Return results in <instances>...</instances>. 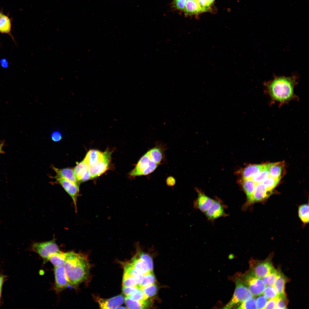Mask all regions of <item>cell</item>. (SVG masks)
I'll list each match as a JSON object with an SVG mask.
<instances>
[{
    "label": "cell",
    "mask_w": 309,
    "mask_h": 309,
    "mask_svg": "<svg viewBox=\"0 0 309 309\" xmlns=\"http://www.w3.org/2000/svg\"><path fill=\"white\" fill-rule=\"evenodd\" d=\"M298 78L295 75L289 77L274 76L272 80L264 82V92L270 97V105L277 103L280 108L291 101L299 100V98L294 91Z\"/></svg>",
    "instance_id": "obj_1"
},
{
    "label": "cell",
    "mask_w": 309,
    "mask_h": 309,
    "mask_svg": "<svg viewBox=\"0 0 309 309\" xmlns=\"http://www.w3.org/2000/svg\"><path fill=\"white\" fill-rule=\"evenodd\" d=\"M67 252L63 266L70 286L75 288L86 280L90 266L85 255L73 251Z\"/></svg>",
    "instance_id": "obj_2"
},
{
    "label": "cell",
    "mask_w": 309,
    "mask_h": 309,
    "mask_svg": "<svg viewBox=\"0 0 309 309\" xmlns=\"http://www.w3.org/2000/svg\"><path fill=\"white\" fill-rule=\"evenodd\" d=\"M236 286L230 300L224 308L230 309L237 307L242 303L252 297L253 295L248 288L239 279L235 280Z\"/></svg>",
    "instance_id": "obj_3"
},
{
    "label": "cell",
    "mask_w": 309,
    "mask_h": 309,
    "mask_svg": "<svg viewBox=\"0 0 309 309\" xmlns=\"http://www.w3.org/2000/svg\"><path fill=\"white\" fill-rule=\"evenodd\" d=\"M30 249L38 254L44 262L49 261L52 255L60 251L54 239L47 241L34 242L31 245Z\"/></svg>",
    "instance_id": "obj_4"
},
{
    "label": "cell",
    "mask_w": 309,
    "mask_h": 309,
    "mask_svg": "<svg viewBox=\"0 0 309 309\" xmlns=\"http://www.w3.org/2000/svg\"><path fill=\"white\" fill-rule=\"evenodd\" d=\"M159 165L151 159L147 152L140 158L130 175L132 176L147 175L153 172Z\"/></svg>",
    "instance_id": "obj_5"
},
{
    "label": "cell",
    "mask_w": 309,
    "mask_h": 309,
    "mask_svg": "<svg viewBox=\"0 0 309 309\" xmlns=\"http://www.w3.org/2000/svg\"><path fill=\"white\" fill-rule=\"evenodd\" d=\"M251 263L252 271L251 275L260 278H263L274 269L268 260L263 261H253Z\"/></svg>",
    "instance_id": "obj_6"
},
{
    "label": "cell",
    "mask_w": 309,
    "mask_h": 309,
    "mask_svg": "<svg viewBox=\"0 0 309 309\" xmlns=\"http://www.w3.org/2000/svg\"><path fill=\"white\" fill-rule=\"evenodd\" d=\"M111 152L106 150L104 152L103 159L94 166L89 167L91 179L98 177L108 169L111 159Z\"/></svg>",
    "instance_id": "obj_7"
},
{
    "label": "cell",
    "mask_w": 309,
    "mask_h": 309,
    "mask_svg": "<svg viewBox=\"0 0 309 309\" xmlns=\"http://www.w3.org/2000/svg\"><path fill=\"white\" fill-rule=\"evenodd\" d=\"M56 178L71 197L74 206L75 211L76 212L77 211V201L79 191L78 185L57 176Z\"/></svg>",
    "instance_id": "obj_8"
},
{
    "label": "cell",
    "mask_w": 309,
    "mask_h": 309,
    "mask_svg": "<svg viewBox=\"0 0 309 309\" xmlns=\"http://www.w3.org/2000/svg\"><path fill=\"white\" fill-rule=\"evenodd\" d=\"M54 289L58 293L70 286L63 266H54Z\"/></svg>",
    "instance_id": "obj_9"
},
{
    "label": "cell",
    "mask_w": 309,
    "mask_h": 309,
    "mask_svg": "<svg viewBox=\"0 0 309 309\" xmlns=\"http://www.w3.org/2000/svg\"><path fill=\"white\" fill-rule=\"evenodd\" d=\"M94 298L101 309H116L124 301V298L122 295H119L108 299L102 298L94 296Z\"/></svg>",
    "instance_id": "obj_10"
},
{
    "label": "cell",
    "mask_w": 309,
    "mask_h": 309,
    "mask_svg": "<svg viewBox=\"0 0 309 309\" xmlns=\"http://www.w3.org/2000/svg\"><path fill=\"white\" fill-rule=\"evenodd\" d=\"M247 277L246 282L252 295L258 296L262 294L266 287V285L263 280L251 275Z\"/></svg>",
    "instance_id": "obj_11"
},
{
    "label": "cell",
    "mask_w": 309,
    "mask_h": 309,
    "mask_svg": "<svg viewBox=\"0 0 309 309\" xmlns=\"http://www.w3.org/2000/svg\"><path fill=\"white\" fill-rule=\"evenodd\" d=\"M204 213L206 217L211 220L226 215L222 204L219 201L215 200L210 208Z\"/></svg>",
    "instance_id": "obj_12"
},
{
    "label": "cell",
    "mask_w": 309,
    "mask_h": 309,
    "mask_svg": "<svg viewBox=\"0 0 309 309\" xmlns=\"http://www.w3.org/2000/svg\"><path fill=\"white\" fill-rule=\"evenodd\" d=\"M198 196L193 203L195 208L205 213L211 206L214 200L207 196L198 190H197Z\"/></svg>",
    "instance_id": "obj_13"
},
{
    "label": "cell",
    "mask_w": 309,
    "mask_h": 309,
    "mask_svg": "<svg viewBox=\"0 0 309 309\" xmlns=\"http://www.w3.org/2000/svg\"><path fill=\"white\" fill-rule=\"evenodd\" d=\"M242 185L246 196V201L242 208L245 210L248 208L249 203L251 199L256 184L251 179H242Z\"/></svg>",
    "instance_id": "obj_14"
},
{
    "label": "cell",
    "mask_w": 309,
    "mask_h": 309,
    "mask_svg": "<svg viewBox=\"0 0 309 309\" xmlns=\"http://www.w3.org/2000/svg\"><path fill=\"white\" fill-rule=\"evenodd\" d=\"M267 164L250 165L245 167L242 172V179H251L266 167Z\"/></svg>",
    "instance_id": "obj_15"
},
{
    "label": "cell",
    "mask_w": 309,
    "mask_h": 309,
    "mask_svg": "<svg viewBox=\"0 0 309 309\" xmlns=\"http://www.w3.org/2000/svg\"><path fill=\"white\" fill-rule=\"evenodd\" d=\"M53 169L56 173L57 176L76 184H78V181L75 175L74 169L69 168L58 169L53 167Z\"/></svg>",
    "instance_id": "obj_16"
},
{
    "label": "cell",
    "mask_w": 309,
    "mask_h": 309,
    "mask_svg": "<svg viewBox=\"0 0 309 309\" xmlns=\"http://www.w3.org/2000/svg\"><path fill=\"white\" fill-rule=\"evenodd\" d=\"M123 267L124 272L134 278L136 280L137 286L140 288L143 280V275L136 270L131 263H124Z\"/></svg>",
    "instance_id": "obj_17"
},
{
    "label": "cell",
    "mask_w": 309,
    "mask_h": 309,
    "mask_svg": "<svg viewBox=\"0 0 309 309\" xmlns=\"http://www.w3.org/2000/svg\"><path fill=\"white\" fill-rule=\"evenodd\" d=\"M88 157L86 154L84 159L78 164L74 169L78 181H80L83 174L89 169Z\"/></svg>",
    "instance_id": "obj_18"
},
{
    "label": "cell",
    "mask_w": 309,
    "mask_h": 309,
    "mask_svg": "<svg viewBox=\"0 0 309 309\" xmlns=\"http://www.w3.org/2000/svg\"><path fill=\"white\" fill-rule=\"evenodd\" d=\"M184 10L185 14L188 15L197 14L202 12L197 1L195 0H187Z\"/></svg>",
    "instance_id": "obj_19"
},
{
    "label": "cell",
    "mask_w": 309,
    "mask_h": 309,
    "mask_svg": "<svg viewBox=\"0 0 309 309\" xmlns=\"http://www.w3.org/2000/svg\"><path fill=\"white\" fill-rule=\"evenodd\" d=\"M287 280V279L284 275L279 272L278 277L273 286L278 294V297L286 296L285 287Z\"/></svg>",
    "instance_id": "obj_20"
},
{
    "label": "cell",
    "mask_w": 309,
    "mask_h": 309,
    "mask_svg": "<svg viewBox=\"0 0 309 309\" xmlns=\"http://www.w3.org/2000/svg\"><path fill=\"white\" fill-rule=\"evenodd\" d=\"M67 255V252H63L60 251L52 255L49 261L54 266H63L66 262Z\"/></svg>",
    "instance_id": "obj_21"
},
{
    "label": "cell",
    "mask_w": 309,
    "mask_h": 309,
    "mask_svg": "<svg viewBox=\"0 0 309 309\" xmlns=\"http://www.w3.org/2000/svg\"><path fill=\"white\" fill-rule=\"evenodd\" d=\"M88 156L89 167H92L102 160L104 157V152L92 149L90 150L86 154Z\"/></svg>",
    "instance_id": "obj_22"
},
{
    "label": "cell",
    "mask_w": 309,
    "mask_h": 309,
    "mask_svg": "<svg viewBox=\"0 0 309 309\" xmlns=\"http://www.w3.org/2000/svg\"><path fill=\"white\" fill-rule=\"evenodd\" d=\"M151 159L159 164L164 158V151L160 146H157L150 149L147 152Z\"/></svg>",
    "instance_id": "obj_23"
},
{
    "label": "cell",
    "mask_w": 309,
    "mask_h": 309,
    "mask_svg": "<svg viewBox=\"0 0 309 309\" xmlns=\"http://www.w3.org/2000/svg\"><path fill=\"white\" fill-rule=\"evenodd\" d=\"M284 167V162L271 163L269 169L270 176L275 178L281 179Z\"/></svg>",
    "instance_id": "obj_24"
},
{
    "label": "cell",
    "mask_w": 309,
    "mask_h": 309,
    "mask_svg": "<svg viewBox=\"0 0 309 309\" xmlns=\"http://www.w3.org/2000/svg\"><path fill=\"white\" fill-rule=\"evenodd\" d=\"M298 215L303 226H304L309 223L308 203L304 204L298 206Z\"/></svg>",
    "instance_id": "obj_25"
},
{
    "label": "cell",
    "mask_w": 309,
    "mask_h": 309,
    "mask_svg": "<svg viewBox=\"0 0 309 309\" xmlns=\"http://www.w3.org/2000/svg\"><path fill=\"white\" fill-rule=\"evenodd\" d=\"M11 19L3 13L0 16V32L9 33L11 32Z\"/></svg>",
    "instance_id": "obj_26"
},
{
    "label": "cell",
    "mask_w": 309,
    "mask_h": 309,
    "mask_svg": "<svg viewBox=\"0 0 309 309\" xmlns=\"http://www.w3.org/2000/svg\"><path fill=\"white\" fill-rule=\"evenodd\" d=\"M124 302L127 308L143 309L146 308L148 305L146 300L138 301L132 300L126 297L124 298Z\"/></svg>",
    "instance_id": "obj_27"
},
{
    "label": "cell",
    "mask_w": 309,
    "mask_h": 309,
    "mask_svg": "<svg viewBox=\"0 0 309 309\" xmlns=\"http://www.w3.org/2000/svg\"><path fill=\"white\" fill-rule=\"evenodd\" d=\"M131 263L136 270L143 275L150 272L146 263L139 258H134Z\"/></svg>",
    "instance_id": "obj_28"
},
{
    "label": "cell",
    "mask_w": 309,
    "mask_h": 309,
    "mask_svg": "<svg viewBox=\"0 0 309 309\" xmlns=\"http://www.w3.org/2000/svg\"><path fill=\"white\" fill-rule=\"evenodd\" d=\"M270 165L271 163L268 164V165L266 168L254 175L251 179L256 184L262 183L270 176L269 169Z\"/></svg>",
    "instance_id": "obj_29"
},
{
    "label": "cell",
    "mask_w": 309,
    "mask_h": 309,
    "mask_svg": "<svg viewBox=\"0 0 309 309\" xmlns=\"http://www.w3.org/2000/svg\"><path fill=\"white\" fill-rule=\"evenodd\" d=\"M274 269L271 272L263 278V281L266 285L273 286L279 274Z\"/></svg>",
    "instance_id": "obj_30"
},
{
    "label": "cell",
    "mask_w": 309,
    "mask_h": 309,
    "mask_svg": "<svg viewBox=\"0 0 309 309\" xmlns=\"http://www.w3.org/2000/svg\"><path fill=\"white\" fill-rule=\"evenodd\" d=\"M156 281V278L153 271H150L148 273L143 275V278L140 288H142L154 284Z\"/></svg>",
    "instance_id": "obj_31"
},
{
    "label": "cell",
    "mask_w": 309,
    "mask_h": 309,
    "mask_svg": "<svg viewBox=\"0 0 309 309\" xmlns=\"http://www.w3.org/2000/svg\"><path fill=\"white\" fill-rule=\"evenodd\" d=\"M136 245L137 249L138 250L139 258L146 263L150 271H153V264L151 257L148 254L142 252L140 250L138 243H137Z\"/></svg>",
    "instance_id": "obj_32"
},
{
    "label": "cell",
    "mask_w": 309,
    "mask_h": 309,
    "mask_svg": "<svg viewBox=\"0 0 309 309\" xmlns=\"http://www.w3.org/2000/svg\"><path fill=\"white\" fill-rule=\"evenodd\" d=\"M280 179V178H275L269 176L262 183L268 190L273 193Z\"/></svg>",
    "instance_id": "obj_33"
},
{
    "label": "cell",
    "mask_w": 309,
    "mask_h": 309,
    "mask_svg": "<svg viewBox=\"0 0 309 309\" xmlns=\"http://www.w3.org/2000/svg\"><path fill=\"white\" fill-rule=\"evenodd\" d=\"M141 290L148 299L154 296L156 294L158 288L157 286L154 284L142 288Z\"/></svg>",
    "instance_id": "obj_34"
},
{
    "label": "cell",
    "mask_w": 309,
    "mask_h": 309,
    "mask_svg": "<svg viewBox=\"0 0 309 309\" xmlns=\"http://www.w3.org/2000/svg\"><path fill=\"white\" fill-rule=\"evenodd\" d=\"M122 285L123 286L126 287L137 286L135 278L124 272L123 276Z\"/></svg>",
    "instance_id": "obj_35"
},
{
    "label": "cell",
    "mask_w": 309,
    "mask_h": 309,
    "mask_svg": "<svg viewBox=\"0 0 309 309\" xmlns=\"http://www.w3.org/2000/svg\"><path fill=\"white\" fill-rule=\"evenodd\" d=\"M237 307V308L238 309H256V300L252 297L242 303Z\"/></svg>",
    "instance_id": "obj_36"
},
{
    "label": "cell",
    "mask_w": 309,
    "mask_h": 309,
    "mask_svg": "<svg viewBox=\"0 0 309 309\" xmlns=\"http://www.w3.org/2000/svg\"><path fill=\"white\" fill-rule=\"evenodd\" d=\"M264 296L267 299L278 298V294L273 286H268L266 287L263 292Z\"/></svg>",
    "instance_id": "obj_37"
},
{
    "label": "cell",
    "mask_w": 309,
    "mask_h": 309,
    "mask_svg": "<svg viewBox=\"0 0 309 309\" xmlns=\"http://www.w3.org/2000/svg\"><path fill=\"white\" fill-rule=\"evenodd\" d=\"M126 297L132 300L138 301H144L147 299L141 289H139L134 294Z\"/></svg>",
    "instance_id": "obj_38"
},
{
    "label": "cell",
    "mask_w": 309,
    "mask_h": 309,
    "mask_svg": "<svg viewBox=\"0 0 309 309\" xmlns=\"http://www.w3.org/2000/svg\"><path fill=\"white\" fill-rule=\"evenodd\" d=\"M267 302V298L264 295H260L256 300L257 308L264 309Z\"/></svg>",
    "instance_id": "obj_39"
},
{
    "label": "cell",
    "mask_w": 309,
    "mask_h": 309,
    "mask_svg": "<svg viewBox=\"0 0 309 309\" xmlns=\"http://www.w3.org/2000/svg\"><path fill=\"white\" fill-rule=\"evenodd\" d=\"M139 289H140L137 286L132 287L123 286L122 288V292L126 296L134 294Z\"/></svg>",
    "instance_id": "obj_40"
},
{
    "label": "cell",
    "mask_w": 309,
    "mask_h": 309,
    "mask_svg": "<svg viewBox=\"0 0 309 309\" xmlns=\"http://www.w3.org/2000/svg\"><path fill=\"white\" fill-rule=\"evenodd\" d=\"M288 301L286 296L278 297L276 309H286Z\"/></svg>",
    "instance_id": "obj_41"
},
{
    "label": "cell",
    "mask_w": 309,
    "mask_h": 309,
    "mask_svg": "<svg viewBox=\"0 0 309 309\" xmlns=\"http://www.w3.org/2000/svg\"><path fill=\"white\" fill-rule=\"evenodd\" d=\"M202 12L207 11L209 9L211 4L208 0H197Z\"/></svg>",
    "instance_id": "obj_42"
},
{
    "label": "cell",
    "mask_w": 309,
    "mask_h": 309,
    "mask_svg": "<svg viewBox=\"0 0 309 309\" xmlns=\"http://www.w3.org/2000/svg\"><path fill=\"white\" fill-rule=\"evenodd\" d=\"M187 0H174L173 5L177 9L180 10H184Z\"/></svg>",
    "instance_id": "obj_43"
},
{
    "label": "cell",
    "mask_w": 309,
    "mask_h": 309,
    "mask_svg": "<svg viewBox=\"0 0 309 309\" xmlns=\"http://www.w3.org/2000/svg\"><path fill=\"white\" fill-rule=\"evenodd\" d=\"M278 298H275L270 299L266 303L264 309L276 308Z\"/></svg>",
    "instance_id": "obj_44"
},
{
    "label": "cell",
    "mask_w": 309,
    "mask_h": 309,
    "mask_svg": "<svg viewBox=\"0 0 309 309\" xmlns=\"http://www.w3.org/2000/svg\"><path fill=\"white\" fill-rule=\"evenodd\" d=\"M62 138L61 134L58 132H53L51 135V139L54 141L57 142L60 141Z\"/></svg>",
    "instance_id": "obj_45"
},
{
    "label": "cell",
    "mask_w": 309,
    "mask_h": 309,
    "mask_svg": "<svg viewBox=\"0 0 309 309\" xmlns=\"http://www.w3.org/2000/svg\"><path fill=\"white\" fill-rule=\"evenodd\" d=\"M91 179L89 169L82 175L80 181L81 182H84Z\"/></svg>",
    "instance_id": "obj_46"
},
{
    "label": "cell",
    "mask_w": 309,
    "mask_h": 309,
    "mask_svg": "<svg viewBox=\"0 0 309 309\" xmlns=\"http://www.w3.org/2000/svg\"><path fill=\"white\" fill-rule=\"evenodd\" d=\"M166 183L169 186H173L175 183V180L173 177L169 176L166 179Z\"/></svg>",
    "instance_id": "obj_47"
},
{
    "label": "cell",
    "mask_w": 309,
    "mask_h": 309,
    "mask_svg": "<svg viewBox=\"0 0 309 309\" xmlns=\"http://www.w3.org/2000/svg\"><path fill=\"white\" fill-rule=\"evenodd\" d=\"M5 277L3 275H0V286H2L4 282L5 281Z\"/></svg>",
    "instance_id": "obj_48"
},
{
    "label": "cell",
    "mask_w": 309,
    "mask_h": 309,
    "mask_svg": "<svg viewBox=\"0 0 309 309\" xmlns=\"http://www.w3.org/2000/svg\"><path fill=\"white\" fill-rule=\"evenodd\" d=\"M4 144V142H2L0 143V154L4 153V152L2 149Z\"/></svg>",
    "instance_id": "obj_49"
},
{
    "label": "cell",
    "mask_w": 309,
    "mask_h": 309,
    "mask_svg": "<svg viewBox=\"0 0 309 309\" xmlns=\"http://www.w3.org/2000/svg\"><path fill=\"white\" fill-rule=\"evenodd\" d=\"M1 64H2V66H3L4 67H5V66H7V61H6L5 60H2V62H1Z\"/></svg>",
    "instance_id": "obj_50"
},
{
    "label": "cell",
    "mask_w": 309,
    "mask_h": 309,
    "mask_svg": "<svg viewBox=\"0 0 309 309\" xmlns=\"http://www.w3.org/2000/svg\"><path fill=\"white\" fill-rule=\"evenodd\" d=\"M126 308V307H123V306H118V307H117V308H116H116H119H119H121H121H123V309H124V308H125H125Z\"/></svg>",
    "instance_id": "obj_51"
},
{
    "label": "cell",
    "mask_w": 309,
    "mask_h": 309,
    "mask_svg": "<svg viewBox=\"0 0 309 309\" xmlns=\"http://www.w3.org/2000/svg\"><path fill=\"white\" fill-rule=\"evenodd\" d=\"M209 3L211 5L214 2L215 0H208Z\"/></svg>",
    "instance_id": "obj_52"
},
{
    "label": "cell",
    "mask_w": 309,
    "mask_h": 309,
    "mask_svg": "<svg viewBox=\"0 0 309 309\" xmlns=\"http://www.w3.org/2000/svg\"><path fill=\"white\" fill-rule=\"evenodd\" d=\"M2 286H0V299L1 297V296Z\"/></svg>",
    "instance_id": "obj_53"
},
{
    "label": "cell",
    "mask_w": 309,
    "mask_h": 309,
    "mask_svg": "<svg viewBox=\"0 0 309 309\" xmlns=\"http://www.w3.org/2000/svg\"><path fill=\"white\" fill-rule=\"evenodd\" d=\"M3 13L2 11H0V16Z\"/></svg>",
    "instance_id": "obj_54"
},
{
    "label": "cell",
    "mask_w": 309,
    "mask_h": 309,
    "mask_svg": "<svg viewBox=\"0 0 309 309\" xmlns=\"http://www.w3.org/2000/svg\"></svg>",
    "instance_id": "obj_55"
},
{
    "label": "cell",
    "mask_w": 309,
    "mask_h": 309,
    "mask_svg": "<svg viewBox=\"0 0 309 309\" xmlns=\"http://www.w3.org/2000/svg\"><path fill=\"white\" fill-rule=\"evenodd\" d=\"M196 0V1H197V0Z\"/></svg>",
    "instance_id": "obj_56"
}]
</instances>
